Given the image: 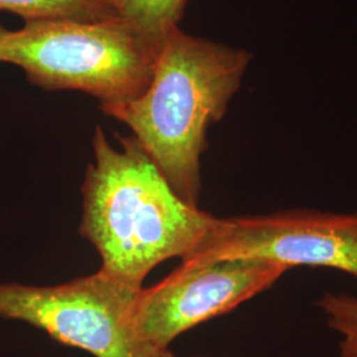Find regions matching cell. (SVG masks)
I'll return each instance as SVG.
<instances>
[{
    "label": "cell",
    "mask_w": 357,
    "mask_h": 357,
    "mask_svg": "<svg viewBox=\"0 0 357 357\" xmlns=\"http://www.w3.org/2000/svg\"><path fill=\"white\" fill-rule=\"evenodd\" d=\"M286 271L257 259L180 262L163 281L142 287L134 307L135 331L147 347L166 352L181 333L266 291Z\"/></svg>",
    "instance_id": "8992f818"
},
{
    "label": "cell",
    "mask_w": 357,
    "mask_h": 357,
    "mask_svg": "<svg viewBox=\"0 0 357 357\" xmlns=\"http://www.w3.org/2000/svg\"><path fill=\"white\" fill-rule=\"evenodd\" d=\"M141 289L98 270L56 286L0 283V318L26 323L94 357H168L134 327Z\"/></svg>",
    "instance_id": "277c9868"
},
{
    "label": "cell",
    "mask_w": 357,
    "mask_h": 357,
    "mask_svg": "<svg viewBox=\"0 0 357 357\" xmlns=\"http://www.w3.org/2000/svg\"><path fill=\"white\" fill-rule=\"evenodd\" d=\"M116 139L119 149L96 128L78 230L101 257L100 270L142 289L158 265L193 253L216 217L185 203L135 137Z\"/></svg>",
    "instance_id": "6da1fadb"
},
{
    "label": "cell",
    "mask_w": 357,
    "mask_h": 357,
    "mask_svg": "<svg viewBox=\"0 0 357 357\" xmlns=\"http://www.w3.org/2000/svg\"><path fill=\"white\" fill-rule=\"evenodd\" d=\"M328 327L340 336V357H357V298L351 294L326 293L319 301Z\"/></svg>",
    "instance_id": "9c48e42d"
},
{
    "label": "cell",
    "mask_w": 357,
    "mask_h": 357,
    "mask_svg": "<svg viewBox=\"0 0 357 357\" xmlns=\"http://www.w3.org/2000/svg\"><path fill=\"white\" fill-rule=\"evenodd\" d=\"M169 356H171V354H169ZM169 356H168V357H169Z\"/></svg>",
    "instance_id": "8fae6325"
},
{
    "label": "cell",
    "mask_w": 357,
    "mask_h": 357,
    "mask_svg": "<svg viewBox=\"0 0 357 357\" xmlns=\"http://www.w3.org/2000/svg\"><path fill=\"white\" fill-rule=\"evenodd\" d=\"M159 48L121 17L26 20L0 26V63L20 66L45 90H81L101 105L137 98L153 78Z\"/></svg>",
    "instance_id": "3957f363"
},
{
    "label": "cell",
    "mask_w": 357,
    "mask_h": 357,
    "mask_svg": "<svg viewBox=\"0 0 357 357\" xmlns=\"http://www.w3.org/2000/svg\"><path fill=\"white\" fill-rule=\"evenodd\" d=\"M0 11L33 19H75L101 22L118 15L107 0H0Z\"/></svg>",
    "instance_id": "ba28073f"
},
{
    "label": "cell",
    "mask_w": 357,
    "mask_h": 357,
    "mask_svg": "<svg viewBox=\"0 0 357 357\" xmlns=\"http://www.w3.org/2000/svg\"><path fill=\"white\" fill-rule=\"evenodd\" d=\"M169 357H176L175 356V355H174V354H171V356ZM192 357H204V356H192Z\"/></svg>",
    "instance_id": "30bf717a"
},
{
    "label": "cell",
    "mask_w": 357,
    "mask_h": 357,
    "mask_svg": "<svg viewBox=\"0 0 357 357\" xmlns=\"http://www.w3.org/2000/svg\"><path fill=\"white\" fill-rule=\"evenodd\" d=\"M123 19L156 48L172 26H178L188 0H107Z\"/></svg>",
    "instance_id": "52a82bcc"
},
{
    "label": "cell",
    "mask_w": 357,
    "mask_h": 357,
    "mask_svg": "<svg viewBox=\"0 0 357 357\" xmlns=\"http://www.w3.org/2000/svg\"><path fill=\"white\" fill-rule=\"evenodd\" d=\"M268 261L283 268L340 270L357 280V212L287 209L217 218L204 241L181 262Z\"/></svg>",
    "instance_id": "5b68a950"
},
{
    "label": "cell",
    "mask_w": 357,
    "mask_h": 357,
    "mask_svg": "<svg viewBox=\"0 0 357 357\" xmlns=\"http://www.w3.org/2000/svg\"><path fill=\"white\" fill-rule=\"evenodd\" d=\"M250 60V52L172 26L146 90L126 102L101 105V110L131 128L174 191L199 206L208 131L227 113Z\"/></svg>",
    "instance_id": "7a4b0ae2"
}]
</instances>
